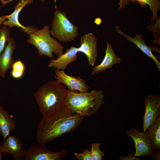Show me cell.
<instances>
[{
  "label": "cell",
  "instance_id": "cell-1",
  "mask_svg": "<svg viewBox=\"0 0 160 160\" xmlns=\"http://www.w3.org/2000/svg\"><path fill=\"white\" fill-rule=\"evenodd\" d=\"M83 119V116L65 106L51 115L42 116L37 127L36 140L39 144H45L71 132L81 124Z\"/></svg>",
  "mask_w": 160,
  "mask_h": 160
},
{
  "label": "cell",
  "instance_id": "cell-2",
  "mask_svg": "<svg viewBox=\"0 0 160 160\" xmlns=\"http://www.w3.org/2000/svg\"><path fill=\"white\" fill-rule=\"evenodd\" d=\"M68 91L63 84L56 80L48 81L39 87L33 95L43 116L51 115L65 106Z\"/></svg>",
  "mask_w": 160,
  "mask_h": 160
},
{
  "label": "cell",
  "instance_id": "cell-3",
  "mask_svg": "<svg viewBox=\"0 0 160 160\" xmlns=\"http://www.w3.org/2000/svg\"><path fill=\"white\" fill-rule=\"evenodd\" d=\"M104 96L102 90L93 89L89 92L68 90L65 106L82 116H90L100 109L104 103Z\"/></svg>",
  "mask_w": 160,
  "mask_h": 160
},
{
  "label": "cell",
  "instance_id": "cell-4",
  "mask_svg": "<svg viewBox=\"0 0 160 160\" xmlns=\"http://www.w3.org/2000/svg\"><path fill=\"white\" fill-rule=\"evenodd\" d=\"M50 30L48 25L37 30L30 34L27 42L35 47L39 56H46L52 59L54 58L52 53L58 56L63 53L65 48L55 38L51 37Z\"/></svg>",
  "mask_w": 160,
  "mask_h": 160
},
{
  "label": "cell",
  "instance_id": "cell-5",
  "mask_svg": "<svg viewBox=\"0 0 160 160\" xmlns=\"http://www.w3.org/2000/svg\"><path fill=\"white\" fill-rule=\"evenodd\" d=\"M50 33L60 41L69 42L77 37L78 28L69 20L65 12L57 9L54 13Z\"/></svg>",
  "mask_w": 160,
  "mask_h": 160
},
{
  "label": "cell",
  "instance_id": "cell-6",
  "mask_svg": "<svg viewBox=\"0 0 160 160\" xmlns=\"http://www.w3.org/2000/svg\"><path fill=\"white\" fill-rule=\"evenodd\" d=\"M39 145H32L26 151L24 160H60L67 154L66 149L59 152L51 151L46 147L45 144Z\"/></svg>",
  "mask_w": 160,
  "mask_h": 160
},
{
  "label": "cell",
  "instance_id": "cell-7",
  "mask_svg": "<svg viewBox=\"0 0 160 160\" xmlns=\"http://www.w3.org/2000/svg\"><path fill=\"white\" fill-rule=\"evenodd\" d=\"M145 113L143 128L145 132L155 122L160 113V97L159 95H149L145 99Z\"/></svg>",
  "mask_w": 160,
  "mask_h": 160
},
{
  "label": "cell",
  "instance_id": "cell-8",
  "mask_svg": "<svg viewBox=\"0 0 160 160\" xmlns=\"http://www.w3.org/2000/svg\"><path fill=\"white\" fill-rule=\"evenodd\" d=\"M128 137H131L135 142L136 152L134 157L151 155L153 152L150 140L146 132L141 133L134 128L126 131Z\"/></svg>",
  "mask_w": 160,
  "mask_h": 160
},
{
  "label": "cell",
  "instance_id": "cell-9",
  "mask_svg": "<svg viewBox=\"0 0 160 160\" xmlns=\"http://www.w3.org/2000/svg\"><path fill=\"white\" fill-rule=\"evenodd\" d=\"M55 78L59 83L65 84L69 90L73 91L86 92L89 87L86 81L80 76L75 77L68 75L64 71L54 70Z\"/></svg>",
  "mask_w": 160,
  "mask_h": 160
},
{
  "label": "cell",
  "instance_id": "cell-10",
  "mask_svg": "<svg viewBox=\"0 0 160 160\" xmlns=\"http://www.w3.org/2000/svg\"><path fill=\"white\" fill-rule=\"evenodd\" d=\"M97 40L92 33L85 34L81 37V45L78 48V52L85 55L89 64L92 66L94 65L97 56Z\"/></svg>",
  "mask_w": 160,
  "mask_h": 160
},
{
  "label": "cell",
  "instance_id": "cell-11",
  "mask_svg": "<svg viewBox=\"0 0 160 160\" xmlns=\"http://www.w3.org/2000/svg\"><path fill=\"white\" fill-rule=\"evenodd\" d=\"M33 2V0H19L15 7L14 11L10 15H7V20H4L2 24L9 26V28L15 26L21 28L22 31L29 35L38 30L34 26H23L19 20V14L23 8L26 5Z\"/></svg>",
  "mask_w": 160,
  "mask_h": 160
},
{
  "label": "cell",
  "instance_id": "cell-12",
  "mask_svg": "<svg viewBox=\"0 0 160 160\" xmlns=\"http://www.w3.org/2000/svg\"><path fill=\"white\" fill-rule=\"evenodd\" d=\"M0 145L2 153H9L16 160H21L25 156L26 150L23 149V145L21 140L16 136H9Z\"/></svg>",
  "mask_w": 160,
  "mask_h": 160
},
{
  "label": "cell",
  "instance_id": "cell-13",
  "mask_svg": "<svg viewBox=\"0 0 160 160\" xmlns=\"http://www.w3.org/2000/svg\"><path fill=\"white\" fill-rule=\"evenodd\" d=\"M16 47L14 39L11 37L8 41L4 51L0 55V76L3 78H5L7 71L11 68L15 61L12 55Z\"/></svg>",
  "mask_w": 160,
  "mask_h": 160
},
{
  "label": "cell",
  "instance_id": "cell-14",
  "mask_svg": "<svg viewBox=\"0 0 160 160\" xmlns=\"http://www.w3.org/2000/svg\"><path fill=\"white\" fill-rule=\"evenodd\" d=\"M78 52V48L72 46L67 49L65 53L61 54L56 59L50 60L48 66L64 71L68 65L76 59Z\"/></svg>",
  "mask_w": 160,
  "mask_h": 160
},
{
  "label": "cell",
  "instance_id": "cell-15",
  "mask_svg": "<svg viewBox=\"0 0 160 160\" xmlns=\"http://www.w3.org/2000/svg\"><path fill=\"white\" fill-rule=\"evenodd\" d=\"M115 29L117 33L125 36L127 40L134 43L144 54L153 59L155 61L159 71H160V63L153 54L152 52L153 49L152 47L146 44L145 39L141 38L140 34L139 35L136 34L134 38H132L122 32L119 26H116Z\"/></svg>",
  "mask_w": 160,
  "mask_h": 160
},
{
  "label": "cell",
  "instance_id": "cell-16",
  "mask_svg": "<svg viewBox=\"0 0 160 160\" xmlns=\"http://www.w3.org/2000/svg\"><path fill=\"white\" fill-rule=\"evenodd\" d=\"M106 48L105 57L102 62L95 66L92 69L91 75L98 72H103L108 68H111L113 65L120 63L121 60L120 57H117L112 49V46L108 42H106Z\"/></svg>",
  "mask_w": 160,
  "mask_h": 160
},
{
  "label": "cell",
  "instance_id": "cell-17",
  "mask_svg": "<svg viewBox=\"0 0 160 160\" xmlns=\"http://www.w3.org/2000/svg\"><path fill=\"white\" fill-rule=\"evenodd\" d=\"M16 124L13 118L0 105V133L4 140L9 135L11 131L16 129Z\"/></svg>",
  "mask_w": 160,
  "mask_h": 160
},
{
  "label": "cell",
  "instance_id": "cell-18",
  "mask_svg": "<svg viewBox=\"0 0 160 160\" xmlns=\"http://www.w3.org/2000/svg\"><path fill=\"white\" fill-rule=\"evenodd\" d=\"M146 132L150 140L153 149H159L160 148V116Z\"/></svg>",
  "mask_w": 160,
  "mask_h": 160
},
{
  "label": "cell",
  "instance_id": "cell-19",
  "mask_svg": "<svg viewBox=\"0 0 160 160\" xmlns=\"http://www.w3.org/2000/svg\"><path fill=\"white\" fill-rule=\"evenodd\" d=\"M136 1L142 7H146L147 5L149 6L153 14L151 19V23L157 20V11L160 10V0H130L133 4Z\"/></svg>",
  "mask_w": 160,
  "mask_h": 160
},
{
  "label": "cell",
  "instance_id": "cell-20",
  "mask_svg": "<svg viewBox=\"0 0 160 160\" xmlns=\"http://www.w3.org/2000/svg\"><path fill=\"white\" fill-rule=\"evenodd\" d=\"M10 32L9 28L3 25L0 29V55L4 51L6 47L7 42L9 40Z\"/></svg>",
  "mask_w": 160,
  "mask_h": 160
},
{
  "label": "cell",
  "instance_id": "cell-21",
  "mask_svg": "<svg viewBox=\"0 0 160 160\" xmlns=\"http://www.w3.org/2000/svg\"><path fill=\"white\" fill-rule=\"evenodd\" d=\"M100 144L99 143H92L90 151L92 160H101L104 155V152L100 151L99 147Z\"/></svg>",
  "mask_w": 160,
  "mask_h": 160
},
{
  "label": "cell",
  "instance_id": "cell-22",
  "mask_svg": "<svg viewBox=\"0 0 160 160\" xmlns=\"http://www.w3.org/2000/svg\"><path fill=\"white\" fill-rule=\"evenodd\" d=\"M11 68L12 71L16 73H24L25 67L24 63L20 60H19L14 61Z\"/></svg>",
  "mask_w": 160,
  "mask_h": 160
},
{
  "label": "cell",
  "instance_id": "cell-23",
  "mask_svg": "<svg viewBox=\"0 0 160 160\" xmlns=\"http://www.w3.org/2000/svg\"><path fill=\"white\" fill-rule=\"evenodd\" d=\"M76 158L78 160H92L90 151L85 149L82 153H74Z\"/></svg>",
  "mask_w": 160,
  "mask_h": 160
},
{
  "label": "cell",
  "instance_id": "cell-24",
  "mask_svg": "<svg viewBox=\"0 0 160 160\" xmlns=\"http://www.w3.org/2000/svg\"><path fill=\"white\" fill-rule=\"evenodd\" d=\"M130 3V0H120V1L117 4L119 6L118 10H119L122 9H124Z\"/></svg>",
  "mask_w": 160,
  "mask_h": 160
},
{
  "label": "cell",
  "instance_id": "cell-25",
  "mask_svg": "<svg viewBox=\"0 0 160 160\" xmlns=\"http://www.w3.org/2000/svg\"><path fill=\"white\" fill-rule=\"evenodd\" d=\"M136 157L133 156L132 154L131 153L127 157H124L121 156L120 158V160H140L139 158H138Z\"/></svg>",
  "mask_w": 160,
  "mask_h": 160
},
{
  "label": "cell",
  "instance_id": "cell-26",
  "mask_svg": "<svg viewBox=\"0 0 160 160\" xmlns=\"http://www.w3.org/2000/svg\"><path fill=\"white\" fill-rule=\"evenodd\" d=\"M1 7H0V10L1 9ZM7 19V15L3 16L1 17H0V27L1 24H2L3 22Z\"/></svg>",
  "mask_w": 160,
  "mask_h": 160
},
{
  "label": "cell",
  "instance_id": "cell-27",
  "mask_svg": "<svg viewBox=\"0 0 160 160\" xmlns=\"http://www.w3.org/2000/svg\"><path fill=\"white\" fill-rule=\"evenodd\" d=\"M152 157L155 159L156 160H160V152L158 151V152L155 154H153L151 155Z\"/></svg>",
  "mask_w": 160,
  "mask_h": 160
},
{
  "label": "cell",
  "instance_id": "cell-28",
  "mask_svg": "<svg viewBox=\"0 0 160 160\" xmlns=\"http://www.w3.org/2000/svg\"><path fill=\"white\" fill-rule=\"evenodd\" d=\"M2 3V4L3 5V6L4 5L6 4L7 3H8L14 0H9L8 1H4L3 0H0ZM40 1H44L45 0H39Z\"/></svg>",
  "mask_w": 160,
  "mask_h": 160
},
{
  "label": "cell",
  "instance_id": "cell-29",
  "mask_svg": "<svg viewBox=\"0 0 160 160\" xmlns=\"http://www.w3.org/2000/svg\"><path fill=\"white\" fill-rule=\"evenodd\" d=\"M2 153L1 151V149L0 148V160H1L2 159H1V157H2V156H1V154H2Z\"/></svg>",
  "mask_w": 160,
  "mask_h": 160
}]
</instances>
